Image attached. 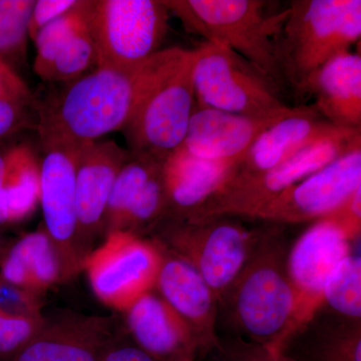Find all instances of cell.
Segmentation results:
<instances>
[{
  "label": "cell",
  "mask_w": 361,
  "mask_h": 361,
  "mask_svg": "<svg viewBox=\"0 0 361 361\" xmlns=\"http://www.w3.org/2000/svg\"><path fill=\"white\" fill-rule=\"evenodd\" d=\"M187 49H161L141 65L97 66L68 82L58 96L37 106L42 146L80 147L126 127L157 84L184 61Z\"/></svg>",
  "instance_id": "obj_1"
},
{
  "label": "cell",
  "mask_w": 361,
  "mask_h": 361,
  "mask_svg": "<svg viewBox=\"0 0 361 361\" xmlns=\"http://www.w3.org/2000/svg\"><path fill=\"white\" fill-rule=\"evenodd\" d=\"M290 246L284 225L261 226L248 260L219 303L229 336L274 346L294 329L298 301L287 270Z\"/></svg>",
  "instance_id": "obj_2"
},
{
  "label": "cell",
  "mask_w": 361,
  "mask_h": 361,
  "mask_svg": "<svg viewBox=\"0 0 361 361\" xmlns=\"http://www.w3.org/2000/svg\"><path fill=\"white\" fill-rule=\"evenodd\" d=\"M187 32L231 49L278 87L283 80L277 61V39L288 7L273 13L263 0H164Z\"/></svg>",
  "instance_id": "obj_3"
},
{
  "label": "cell",
  "mask_w": 361,
  "mask_h": 361,
  "mask_svg": "<svg viewBox=\"0 0 361 361\" xmlns=\"http://www.w3.org/2000/svg\"><path fill=\"white\" fill-rule=\"evenodd\" d=\"M360 0H297L277 39L282 78L305 94L308 80L325 63L360 39Z\"/></svg>",
  "instance_id": "obj_4"
},
{
  "label": "cell",
  "mask_w": 361,
  "mask_h": 361,
  "mask_svg": "<svg viewBox=\"0 0 361 361\" xmlns=\"http://www.w3.org/2000/svg\"><path fill=\"white\" fill-rule=\"evenodd\" d=\"M260 230L246 227L236 217L165 219L147 238L192 266L220 303L248 260Z\"/></svg>",
  "instance_id": "obj_5"
},
{
  "label": "cell",
  "mask_w": 361,
  "mask_h": 361,
  "mask_svg": "<svg viewBox=\"0 0 361 361\" xmlns=\"http://www.w3.org/2000/svg\"><path fill=\"white\" fill-rule=\"evenodd\" d=\"M361 130L344 129L306 147L276 167L251 175H232L187 221L251 218L287 189L361 147Z\"/></svg>",
  "instance_id": "obj_6"
},
{
  "label": "cell",
  "mask_w": 361,
  "mask_h": 361,
  "mask_svg": "<svg viewBox=\"0 0 361 361\" xmlns=\"http://www.w3.org/2000/svg\"><path fill=\"white\" fill-rule=\"evenodd\" d=\"M195 99L198 108L254 118L288 115L276 85L248 61L227 47L205 42L193 51Z\"/></svg>",
  "instance_id": "obj_7"
},
{
  "label": "cell",
  "mask_w": 361,
  "mask_h": 361,
  "mask_svg": "<svg viewBox=\"0 0 361 361\" xmlns=\"http://www.w3.org/2000/svg\"><path fill=\"white\" fill-rule=\"evenodd\" d=\"M97 66L141 65L161 51L170 11L164 0H85Z\"/></svg>",
  "instance_id": "obj_8"
},
{
  "label": "cell",
  "mask_w": 361,
  "mask_h": 361,
  "mask_svg": "<svg viewBox=\"0 0 361 361\" xmlns=\"http://www.w3.org/2000/svg\"><path fill=\"white\" fill-rule=\"evenodd\" d=\"M193 51L149 92L122 130L128 151L165 161L180 148L196 106Z\"/></svg>",
  "instance_id": "obj_9"
},
{
  "label": "cell",
  "mask_w": 361,
  "mask_h": 361,
  "mask_svg": "<svg viewBox=\"0 0 361 361\" xmlns=\"http://www.w3.org/2000/svg\"><path fill=\"white\" fill-rule=\"evenodd\" d=\"M161 262L160 247L153 240L113 232L87 256L84 270L97 299L123 312L154 290Z\"/></svg>",
  "instance_id": "obj_10"
},
{
  "label": "cell",
  "mask_w": 361,
  "mask_h": 361,
  "mask_svg": "<svg viewBox=\"0 0 361 361\" xmlns=\"http://www.w3.org/2000/svg\"><path fill=\"white\" fill-rule=\"evenodd\" d=\"M361 187V147L344 154L261 207L251 219L299 224L327 217Z\"/></svg>",
  "instance_id": "obj_11"
},
{
  "label": "cell",
  "mask_w": 361,
  "mask_h": 361,
  "mask_svg": "<svg viewBox=\"0 0 361 361\" xmlns=\"http://www.w3.org/2000/svg\"><path fill=\"white\" fill-rule=\"evenodd\" d=\"M40 161L39 205L44 228L63 261L65 281L84 270L85 258L78 240L75 169L80 147L44 145Z\"/></svg>",
  "instance_id": "obj_12"
},
{
  "label": "cell",
  "mask_w": 361,
  "mask_h": 361,
  "mask_svg": "<svg viewBox=\"0 0 361 361\" xmlns=\"http://www.w3.org/2000/svg\"><path fill=\"white\" fill-rule=\"evenodd\" d=\"M163 163L130 153L111 189L104 219V237L113 232H128L147 238L165 219L167 197L161 173Z\"/></svg>",
  "instance_id": "obj_13"
},
{
  "label": "cell",
  "mask_w": 361,
  "mask_h": 361,
  "mask_svg": "<svg viewBox=\"0 0 361 361\" xmlns=\"http://www.w3.org/2000/svg\"><path fill=\"white\" fill-rule=\"evenodd\" d=\"M350 244L341 227L323 218L313 222L290 246L287 270L298 301L293 330L319 307L323 288L339 263L350 255Z\"/></svg>",
  "instance_id": "obj_14"
},
{
  "label": "cell",
  "mask_w": 361,
  "mask_h": 361,
  "mask_svg": "<svg viewBox=\"0 0 361 361\" xmlns=\"http://www.w3.org/2000/svg\"><path fill=\"white\" fill-rule=\"evenodd\" d=\"M123 329L116 316L66 311L44 317L13 361H101Z\"/></svg>",
  "instance_id": "obj_15"
},
{
  "label": "cell",
  "mask_w": 361,
  "mask_h": 361,
  "mask_svg": "<svg viewBox=\"0 0 361 361\" xmlns=\"http://www.w3.org/2000/svg\"><path fill=\"white\" fill-rule=\"evenodd\" d=\"M128 149L113 141H96L78 148L75 169L78 240L87 260L104 238V219L111 189L129 158Z\"/></svg>",
  "instance_id": "obj_16"
},
{
  "label": "cell",
  "mask_w": 361,
  "mask_h": 361,
  "mask_svg": "<svg viewBox=\"0 0 361 361\" xmlns=\"http://www.w3.org/2000/svg\"><path fill=\"white\" fill-rule=\"evenodd\" d=\"M160 249L161 262L154 290L193 331L204 360L219 343V303L192 266L161 247Z\"/></svg>",
  "instance_id": "obj_17"
},
{
  "label": "cell",
  "mask_w": 361,
  "mask_h": 361,
  "mask_svg": "<svg viewBox=\"0 0 361 361\" xmlns=\"http://www.w3.org/2000/svg\"><path fill=\"white\" fill-rule=\"evenodd\" d=\"M123 313L128 336L156 361L202 360L193 331L155 290L139 297Z\"/></svg>",
  "instance_id": "obj_18"
},
{
  "label": "cell",
  "mask_w": 361,
  "mask_h": 361,
  "mask_svg": "<svg viewBox=\"0 0 361 361\" xmlns=\"http://www.w3.org/2000/svg\"><path fill=\"white\" fill-rule=\"evenodd\" d=\"M296 110L297 108L294 111ZM291 114L270 118H254L195 106L180 147L199 158L240 161L259 135Z\"/></svg>",
  "instance_id": "obj_19"
},
{
  "label": "cell",
  "mask_w": 361,
  "mask_h": 361,
  "mask_svg": "<svg viewBox=\"0 0 361 361\" xmlns=\"http://www.w3.org/2000/svg\"><path fill=\"white\" fill-rule=\"evenodd\" d=\"M336 127L311 106H298L291 115L265 130L239 161L233 175H251L276 167L301 149L337 134Z\"/></svg>",
  "instance_id": "obj_20"
},
{
  "label": "cell",
  "mask_w": 361,
  "mask_h": 361,
  "mask_svg": "<svg viewBox=\"0 0 361 361\" xmlns=\"http://www.w3.org/2000/svg\"><path fill=\"white\" fill-rule=\"evenodd\" d=\"M240 161L199 158L183 147L173 152L161 168L167 197L165 219H189L231 177Z\"/></svg>",
  "instance_id": "obj_21"
},
{
  "label": "cell",
  "mask_w": 361,
  "mask_h": 361,
  "mask_svg": "<svg viewBox=\"0 0 361 361\" xmlns=\"http://www.w3.org/2000/svg\"><path fill=\"white\" fill-rule=\"evenodd\" d=\"M290 361H361V322L318 307L276 345Z\"/></svg>",
  "instance_id": "obj_22"
},
{
  "label": "cell",
  "mask_w": 361,
  "mask_h": 361,
  "mask_svg": "<svg viewBox=\"0 0 361 361\" xmlns=\"http://www.w3.org/2000/svg\"><path fill=\"white\" fill-rule=\"evenodd\" d=\"M306 92L315 97L313 108L336 127L361 129L360 54L342 52L311 75Z\"/></svg>",
  "instance_id": "obj_23"
},
{
  "label": "cell",
  "mask_w": 361,
  "mask_h": 361,
  "mask_svg": "<svg viewBox=\"0 0 361 361\" xmlns=\"http://www.w3.org/2000/svg\"><path fill=\"white\" fill-rule=\"evenodd\" d=\"M0 276L40 296L66 282L63 261L44 227L23 235L2 250Z\"/></svg>",
  "instance_id": "obj_24"
},
{
  "label": "cell",
  "mask_w": 361,
  "mask_h": 361,
  "mask_svg": "<svg viewBox=\"0 0 361 361\" xmlns=\"http://www.w3.org/2000/svg\"><path fill=\"white\" fill-rule=\"evenodd\" d=\"M2 199L7 224L25 220L39 205L40 161L28 145L9 149Z\"/></svg>",
  "instance_id": "obj_25"
},
{
  "label": "cell",
  "mask_w": 361,
  "mask_h": 361,
  "mask_svg": "<svg viewBox=\"0 0 361 361\" xmlns=\"http://www.w3.org/2000/svg\"><path fill=\"white\" fill-rule=\"evenodd\" d=\"M320 308L353 322H361V258L348 255L330 275Z\"/></svg>",
  "instance_id": "obj_26"
},
{
  "label": "cell",
  "mask_w": 361,
  "mask_h": 361,
  "mask_svg": "<svg viewBox=\"0 0 361 361\" xmlns=\"http://www.w3.org/2000/svg\"><path fill=\"white\" fill-rule=\"evenodd\" d=\"M35 0H0V63L14 70L25 58Z\"/></svg>",
  "instance_id": "obj_27"
},
{
  "label": "cell",
  "mask_w": 361,
  "mask_h": 361,
  "mask_svg": "<svg viewBox=\"0 0 361 361\" xmlns=\"http://www.w3.org/2000/svg\"><path fill=\"white\" fill-rule=\"evenodd\" d=\"M84 4L85 0H78L75 8L45 26L35 37L33 42L37 47V56L33 68L42 80L59 52L85 25Z\"/></svg>",
  "instance_id": "obj_28"
},
{
  "label": "cell",
  "mask_w": 361,
  "mask_h": 361,
  "mask_svg": "<svg viewBox=\"0 0 361 361\" xmlns=\"http://www.w3.org/2000/svg\"><path fill=\"white\" fill-rule=\"evenodd\" d=\"M94 65L97 66L96 47L85 23L59 52L44 80L71 82L85 75Z\"/></svg>",
  "instance_id": "obj_29"
},
{
  "label": "cell",
  "mask_w": 361,
  "mask_h": 361,
  "mask_svg": "<svg viewBox=\"0 0 361 361\" xmlns=\"http://www.w3.org/2000/svg\"><path fill=\"white\" fill-rule=\"evenodd\" d=\"M37 108L26 85L0 92V141L32 127V109Z\"/></svg>",
  "instance_id": "obj_30"
},
{
  "label": "cell",
  "mask_w": 361,
  "mask_h": 361,
  "mask_svg": "<svg viewBox=\"0 0 361 361\" xmlns=\"http://www.w3.org/2000/svg\"><path fill=\"white\" fill-rule=\"evenodd\" d=\"M0 313L16 319H39L44 316L42 296L0 276Z\"/></svg>",
  "instance_id": "obj_31"
},
{
  "label": "cell",
  "mask_w": 361,
  "mask_h": 361,
  "mask_svg": "<svg viewBox=\"0 0 361 361\" xmlns=\"http://www.w3.org/2000/svg\"><path fill=\"white\" fill-rule=\"evenodd\" d=\"M209 357L213 361H290L271 346L229 334L219 337L217 348Z\"/></svg>",
  "instance_id": "obj_32"
},
{
  "label": "cell",
  "mask_w": 361,
  "mask_h": 361,
  "mask_svg": "<svg viewBox=\"0 0 361 361\" xmlns=\"http://www.w3.org/2000/svg\"><path fill=\"white\" fill-rule=\"evenodd\" d=\"M39 319H16L0 313V361H13L16 356L44 322Z\"/></svg>",
  "instance_id": "obj_33"
},
{
  "label": "cell",
  "mask_w": 361,
  "mask_h": 361,
  "mask_svg": "<svg viewBox=\"0 0 361 361\" xmlns=\"http://www.w3.org/2000/svg\"><path fill=\"white\" fill-rule=\"evenodd\" d=\"M78 4V0H35L28 23V37L35 42L45 26L75 8Z\"/></svg>",
  "instance_id": "obj_34"
},
{
  "label": "cell",
  "mask_w": 361,
  "mask_h": 361,
  "mask_svg": "<svg viewBox=\"0 0 361 361\" xmlns=\"http://www.w3.org/2000/svg\"><path fill=\"white\" fill-rule=\"evenodd\" d=\"M326 219L336 223L350 241L360 236L361 230V187L339 206Z\"/></svg>",
  "instance_id": "obj_35"
},
{
  "label": "cell",
  "mask_w": 361,
  "mask_h": 361,
  "mask_svg": "<svg viewBox=\"0 0 361 361\" xmlns=\"http://www.w3.org/2000/svg\"><path fill=\"white\" fill-rule=\"evenodd\" d=\"M101 361H156L153 357L142 351L135 342L123 331L116 336L115 341L106 349Z\"/></svg>",
  "instance_id": "obj_36"
},
{
  "label": "cell",
  "mask_w": 361,
  "mask_h": 361,
  "mask_svg": "<svg viewBox=\"0 0 361 361\" xmlns=\"http://www.w3.org/2000/svg\"><path fill=\"white\" fill-rule=\"evenodd\" d=\"M6 154H0V226L7 224L6 209L2 199V187H4V174H6Z\"/></svg>",
  "instance_id": "obj_37"
},
{
  "label": "cell",
  "mask_w": 361,
  "mask_h": 361,
  "mask_svg": "<svg viewBox=\"0 0 361 361\" xmlns=\"http://www.w3.org/2000/svg\"><path fill=\"white\" fill-rule=\"evenodd\" d=\"M13 71H16L13 70L11 68H9V66L4 65V63H0V78L6 77L7 75L13 73Z\"/></svg>",
  "instance_id": "obj_38"
},
{
  "label": "cell",
  "mask_w": 361,
  "mask_h": 361,
  "mask_svg": "<svg viewBox=\"0 0 361 361\" xmlns=\"http://www.w3.org/2000/svg\"><path fill=\"white\" fill-rule=\"evenodd\" d=\"M2 250H4V247H2V236L1 233H0V254H1Z\"/></svg>",
  "instance_id": "obj_39"
}]
</instances>
